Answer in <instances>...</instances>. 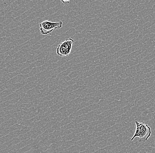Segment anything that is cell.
<instances>
[{
  "label": "cell",
  "instance_id": "cell-1",
  "mask_svg": "<svg viewBox=\"0 0 155 153\" xmlns=\"http://www.w3.org/2000/svg\"><path fill=\"white\" fill-rule=\"evenodd\" d=\"M136 129L135 133L131 141H132L137 137L138 142H145L150 138L152 134L151 127L144 122H139L135 121Z\"/></svg>",
  "mask_w": 155,
  "mask_h": 153
},
{
  "label": "cell",
  "instance_id": "cell-4",
  "mask_svg": "<svg viewBox=\"0 0 155 153\" xmlns=\"http://www.w3.org/2000/svg\"><path fill=\"white\" fill-rule=\"evenodd\" d=\"M61 2L65 5H67L69 3L71 0H61Z\"/></svg>",
  "mask_w": 155,
  "mask_h": 153
},
{
  "label": "cell",
  "instance_id": "cell-3",
  "mask_svg": "<svg viewBox=\"0 0 155 153\" xmlns=\"http://www.w3.org/2000/svg\"><path fill=\"white\" fill-rule=\"evenodd\" d=\"M74 43V40L73 39H67L58 45L56 50L57 54L61 57L69 56L71 52Z\"/></svg>",
  "mask_w": 155,
  "mask_h": 153
},
{
  "label": "cell",
  "instance_id": "cell-2",
  "mask_svg": "<svg viewBox=\"0 0 155 153\" xmlns=\"http://www.w3.org/2000/svg\"><path fill=\"white\" fill-rule=\"evenodd\" d=\"M62 26V21L51 22L46 20L40 23V30L41 33L43 35H47L52 33L54 30L61 29Z\"/></svg>",
  "mask_w": 155,
  "mask_h": 153
}]
</instances>
